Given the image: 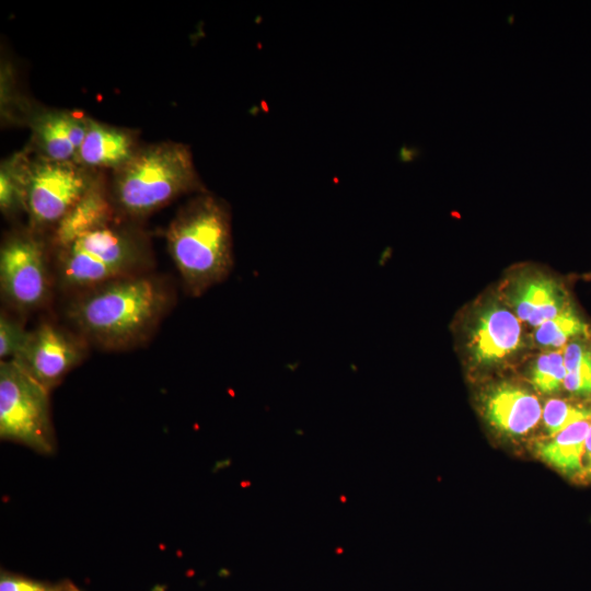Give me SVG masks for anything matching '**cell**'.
Listing matches in <instances>:
<instances>
[{
  "label": "cell",
  "instance_id": "cell-1",
  "mask_svg": "<svg viewBox=\"0 0 591 591\" xmlns=\"http://www.w3.org/2000/svg\"><path fill=\"white\" fill-rule=\"evenodd\" d=\"M171 305L160 278L139 274L83 290L66 315L86 343L106 350H127L153 334Z\"/></svg>",
  "mask_w": 591,
  "mask_h": 591
},
{
  "label": "cell",
  "instance_id": "cell-2",
  "mask_svg": "<svg viewBox=\"0 0 591 591\" xmlns=\"http://www.w3.org/2000/svg\"><path fill=\"white\" fill-rule=\"evenodd\" d=\"M166 244L187 294L202 296L233 268L229 207L210 194L194 197L171 221Z\"/></svg>",
  "mask_w": 591,
  "mask_h": 591
},
{
  "label": "cell",
  "instance_id": "cell-3",
  "mask_svg": "<svg viewBox=\"0 0 591 591\" xmlns=\"http://www.w3.org/2000/svg\"><path fill=\"white\" fill-rule=\"evenodd\" d=\"M200 187L189 149L182 143L161 142L137 149L116 169L113 199L125 215L144 217Z\"/></svg>",
  "mask_w": 591,
  "mask_h": 591
},
{
  "label": "cell",
  "instance_id": "cell-4",
  "mask_svg": "<svg viewBox=\"0 0 591 591\" xmlns=\"http://www.w3.org/2000/svg\"><path fill=\"white\" fill-rule=\"evenodd\" d=\"M58 251L60 286L80 291L143 274L151 262L144 237L113 223L90 231Z\"/></svg>",
  "mask_w": 591,
  "mask_h": 591
},
{
  "label": "cell",
  "instance_id": "cell-5",
  "mask_svg": "<svg viewBox=\"0 0 591 591\" xmlns=\"http://www.w3.org/2000/svg\"><path fill=\"white\" fill-rule=\"evenodd\" d=\"M0 438L43 455L56 450L49 391L12 359L0 362Z\"/></svg>",
  "mask_w": 591,
  "mask_h": 591
},
{
  "label": "cell",
  "instance_id": "cell-6",
  "mask_svg": "<svg viewBox=\"0 0 591 591\" xmlns=\"http://www.w3.org/2000/svg\"><path fill=\"white\" fill-rule=\"evenodd\" d=\"M20 162L23 201L33 227L58 223L96 182L76 162H56L43 157Z\"/></svg>",
  "mask_w": 591,
  "mask_h": 591
},
{
  "label": "cell",
  "instance_id": "cell-7",
  "mask_svg": "<svg viewBox=\"0 0 591 591\" xmlns=\"http://www.w3.org/2000/svg\"><path fill=\"white\" fill-rule=\"evenodd\" d=\"M44 245L31 233H15L0 250V289L4 301L21 313L40 308L49 294Z\"/></svg>",
  "mask_w": 591,
  "mask_h": 591
},
{
  "label": "cell",
  "instance_id": "cell-8",
  "mask_svg": "<svg viewBox=\"0 0 591 591\" xmlns=\"http://www.w3.org/2000/svg\"><path fill=\"white\" fill-rule=\"evenodd\" d=\"M88 343L51 323L30 331L14 360L33 380L50 391L86 356Z\"/></svg>",
  "mask_w": 591,
  "mask_h": 591
},
{
  "label": "cell",
  "instance_id": "cell-9",
  "mask_svg": "<svg viewBox=\"0 0 591 591\" xmlns=\"http://www.w3.org/2000/svg\"><path fill=\"white\" fill-rule=\"evenodd\" d=\"M521 335L520 320L511 310L488 305L480 311L471 328V357L479 366L495 364L519 349Z\"/></svg>",
  "mask_w": 591,
  "mask_h": 591
},
{
  "label": "cell",
  "instance_id": "cell-10",
  "mask_svg": "<svg viewBox=\"0 0 591 591\" xmlns=\"http://www.w3.org/2000/svg\"><path fill=\"white\" fill-rule=\"evenodd\" d=\"M483 410L491 427L512 438L523 437L532 431L543 413L534 394L507 382L497 384L485 393Z\"/></svg>",
  "mask_w": 591,
  "mask_h": 591
},
{
  "label": "cell",
  "instance_id": "cell-11",
  "mask_svg": "<svg viewBox=\"0 0 591 591\" xmlns=\"http://www.w3.org/2000/svg\"><path fill=\"white\" fill-rule=\"evenodd\" d=\"M508 300L517 317L533 327L555 317L570 304L564 288L543 275L519 278L511 286Z\"/></svg>",
  "mask_w": 591,
  "mask_h": 591
},
{
  "label": "cell",
  "instance_id": "cell-12",
  "mask_svg": "<svg viewBox=\"0 0 591 591\" xmlns=\"http://www.w3.org/2000/svg\"><path fill=\"white\" fill-rule=\"evenodd\" d=\"M88 118L72 112L49 111L33 123V139L40 157L56 162H76L84 139Z\"/></svg>",
  "mask_w": 591,
  "mask_h": 591
},
{
  "label": "cell",
  "instance_id": "cell-13",
  "mask_svg": "<svg viewBox=\"0 0 591 591\" xmlns=\"http://www.w3.org/2000/svg\"><path fill=\"white\" fill-rule=\"evenodd\" d=\"M136 151L134 138L128 131L88 118L86 132L76 163L90 167L116 170L124 165Z\"/></svg>",
  "mask_w": 591,
  "mask_h": 591
},
{
  "label": "cell",
  "instance_id": "cell-14",
  "mask_svg": "<svg viewBox=\"0 0 591 591\" xmlns=\"http://www.w3.org/2000/svg\"><path fill=\"white\" fill-rule=\"evenodd\" d=\"M113 207L99 182L56 224L54 242L61 248L81 235L112 223Z\"/></svg>",
  "mask_w": 591,
  "mask_h": 591
},
{
  "label": "cell",
  "instance_id": "cell-15",
  "mask_svg": "<svg viewBox=\"0 0 591 591\" xmlns=\"http://www.w3.org/2000/svg\"><path fill=\"white\" fill-rule=\"evenodd\" d=\"M591 419L577 421L535 445V453L545 463L569 478L580 480L584 441Z\"/></svg>",
  "mask_w": 591,
  "mask_h": 591
},
{
  "label": "cell",
  "instance_id": "cell-16",
  "mask_svg": "<svg viewBox=\"0 0 591 591\" xmlns=\"http://www.w3.org/2000/svg\"><path fill=\"white\" fill-rule=\"evenodd\" d=\"M591 333L588 323L578 314L571 304L555 317L536 327L534 339L541 347L560 349L568 340L587 337Z\"/></svg>",
  "mask_w": 591,
  "mask_h": 591
},
{
  "label": "cell",
  "instance_id": "cell-17",
  "mask_svg": "<svg viewBox=\"0 0 591 591\" xmlns=\"http://www.w3.org/2000/svg\"><path fill=\"white\" fill-rule=\"evenodd\" d=\"M563 350L566 367L564 389L577 396L591 395V349L580 340H572Z\"/></svg>",
  "mask_w": 591,
  "mask_h": 591
},
{
  "label": "cell",
  "instance_id": "cell-18",
  "mask_svg": "<svg viewBox=\"0 0 591 591\" xmlns=\"http://www.w3.org/2000/svg\"><path fill=\"white\" fill-rule=\"evenodd\" d=\"M566 367L564 350L555 349L540 355L530 372L534 389L543 394H553L564 387Z\"/></svg>",
  "mask_w": 591,
  "mask_h": 591
},
{
  "label": "cell",
  "instance_id": "cell-19",
  "mask_svg": "<svg viewBox=\"0 0 591 591\" xmlns=\"http://www.w3.org/2000/svg\"><path fill=\"white\" fill-rule=\"evenodd\" d=\"M542 418L548 437H553L577 421L591 419V405L551 398L543 407Z\"/></svg>",
  "mask_w": 591,
  "mask_h": 591
},
{
  "label": "cell",
  "instance_id": "cell-20",
  "mask_svg": "<svg viewBox=\"0 0 591 591\" xmlns=\"http://www.w3.org/2000/svg\"><path fill=\"white\" fill-rule=\"evenodd\" d=\"M0 207L3 213L24 209L20 162L3 163L0 172Z\"/></svg>",
  "mask_w": 591,
  "mask_h": 591
},
{
  "label": "cell",
  "instance_id": "cell-21",
  "mask_svg": "<svg viewBox=\"0 0 591 591\" xmlns=\"http://www.w3.org/2000/svg\"><path fill=\"white\" fill-rule=\"evenodd\" d=\"M0 591H82L71 580L46 581L2 569Z\"/></svg>",
  "mask_w": 591,
  "mask_h": 591
},
{
  "label": "cell",
  "instance_id": "cell-22",
  "mask_svg": "<svg viewBox=\"0 0 591 591\" xmlns=\"http://www.w3.org/2000/svg\"><path fill=\"white\" fill-rule=\"evenodd\" d=\"M30 331L7 313L0 314V358L11 360L16 357L26 343Z\"/></svg>",
  "mask_w": 591,
  "mask_h": 591
},
{
  "label": "cell",
  "instance_id": "cell-23",
  "mask_svg": "<svg viewBox=\"0 0 591 591\" xmlns=\"http://www.w3.org/2000/svg\"><path fill=\"white\" fill-rule=\"evenodd\" d=\"M580 480H591V425L589 427L582 455V474Z\"/></svg>",
  "mask_w": 591,
  "mask_h": 591
},
{
  "label": "cell",
  "instance_id": "cell-24",
  "mask_svg": "<svg viewBox=\"0 0 591 591\" xmlns=\"http://www.w3.org/2000/svg\"><path fill=\"white\" fill-rule=\"evenodd\" d=\"M589 278L591 279V274L589 275Z\"/></svg>",
  "mask_w": 591,
  "mask_h": 591
}]
</instances>
